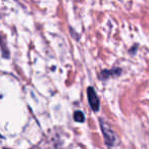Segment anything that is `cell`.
<instances>
[{"instance_id": "cell-1", "label": "cell", "mask_w": 149, "mask_h": 149, "mask_svg": "<svg viewBox=\"0 0 149 149\" xmlns=\"http://www.w3.org/2000/svg\"><path fill=\"white\" fill-rule=\"evenodd\" d=\"M100 125H101V130L103 133L104 139H105V143L108 146H116L118 142V136L116 135V133L111 130L109 125L104 120H100Z\"/></svg>"}, {"instance_id": "cell-2", "label": "cell", "mask_w": 149, "mask_h": 149, "mask_svg": "<svg viewBox=\"0 0 149 149\" xmlns=\"http://www.w3.org/2000/svg\"><path fill=\"white\" fill-rule=\"evenodd\" d=\"M87 94H88V100H89L91 108L94 111H97L99 109V98H98L95 90L92 87H89L87 90Z\"/></svg>"}, {"instance_id": "cell-3", "label": "cell", "mask_w": 149, "mask_h": 149, "mask_svg": "<svg viewBox=\"0 0 149 149\" xmlns=\"http://www.w3.org/2000/svg\"><path fill=\"white\" fill-rule=\"evenodd\" d=\"M74 118L76 122L78 123H83L85 120V116H84V113L82 111H76L74 114Z\"/></svg>"}]
</instances>
